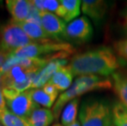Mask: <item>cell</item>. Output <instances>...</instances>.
Listing matches in <instances>:
<instances>
[{"label":"cell","instance_id":"obj_1","mask_svg":"<svg viewBox=\"0 0 127 126\" xmlns=\"http://www.w3.org/2000/svg\"><path fill=\"white\" fill-rule=\"evenodd\" d=\"M120 64L112 49L107 47L75 54L68 64L73 76H107L119 68Z\"/></svg>","mask_w":127,"mask_h":126},{"label":"cell","instance_id":"obj_2","mask_svg":"<svg viewBox=\"0 0 127 126\" xmlns=\"http://www.w3.org/2000/svg\"><path fill=\"white\" fill-rule=\"evenodd\" d=\"M112 87V80L108 78L98 76H83L77 77L71 86L58 96L53 106L55 119H58L65 106L73 99L88 92L98 89H107Z\"/></svg>","mask_w":127,"mask_h":126},{"label":"cell","instance_id":"obj_3","mask_svg":"<svg viewBox=\"0 0 127 126\" xmlns=\"http://www.w3.org/2000/svg\"><path fill=\"white\" fill-rule=\"evenodd\" d=\"M75 49L71 44L56 40L34 42L11 53L10 56L17 57L44 58L49 61L64 59L74 52Z\"/></svg>","mask_w":127,"mask_h":126},{"label":"cell","instance_id":"obj_4","mask_svg":"<svg viewBox=\"0 0 127 126\" xmlns=\"http://www.w3.org/2000/svg\"><path fill=\"white\" fill-rule=\"evenodd\" d=\"M81 126H112V111L102 100H88L83 102L79 112Z\"/></svg>","mask_w":127,"mask_h":126},{"label":"cell","instance_id":"obj_5","mask_svg":"<svg viewBox=\"0 0 127 126\" xmlns=\"http://www.w3.org/2000/svg\"><path fill=\"white\" fill-rule=\"evenodd\" d=\"M41 69L14 65L0 74V85L2 89L8 88L17 92L31 89L34 76Z\"/></svg>","mask_w":127,"mask_h":126},{"label":"cell","instance_id":"obj_6","mask_svg":"<svg viewBox=\"0 0 127 126\" xmlns=\"http://www.w3.org/2000/svg\"><path fill=\"white\" fill-rule=\"evenodd\" d=\"M32 43L34 42L12 21L0 26V49L9 55Z\"/></svg>","mask_w":127,"mask_h":126},{"label":"cell","instance_id":"obj_7","mask_svg":"<svg viewBox=\"0 0 127 126\" xmlns=\"http://www.w3.org/2000/svg\"><path fill=\"white\" fill-rule=\"evenodd\" d=\"M7 108L18 116L28 119L30 115L39 105L33 101L31 89L17 92L13 89H2Z\"/></svg>","mask_w":127,"mask_h":126},{"label":"cell","instance_id":"obj_8","mask_svg":"<svg viewBox=\"0 0 127 126\" xmlns=\"http://www.w3.org/2000/svg\"><path fill=\"white\" fill-rule=\"evenodd\" d=\"M93 35V27L85 17H78L66 25L63 38L75 43L89 41Z\"/></svg>","mask_w":127,"mask_h":126},{"label":"cell","instance_id":"obj_9","mask_svg":"<svg viewBox=\"0 0 127 126\" xmlns=\"http://www.w3.org/2000/svg\"><path fill=\"white\" fill-rule=\"evenodd\" d=\"M40 25L45 32L53 40L59 41V37H63L66 27V22L55 15L48 12H40Z\"/></svg>","mask_w":127,"mask_h":126},{"label":"cell","instance_id":"obj_10","mask_svg":"<svg viewBox=\"0 0 127 126\" xmlns=\"http://www.w3.org/2000/svg\"><path fill=\"white\" fill-rule=\"evenodd\" d=\"M67 61L65 59H55L50 61L44 67H43L34 76L32 82L31 88H42L49 81L52 76L56 73L59 68L67 66Z\"/></svg>","mask_w":127,"mask_h":126},{"label":"cell","instance_id":"obj_11","mask_svg":"<svg viewBox=\"0 0 127 126\" xmlns=\"http://www.w3.org/2000/svg\"><path fill=\"white\" fill-rule=\"evenodd\" d=\"M7 10L10 13L12 20L15 23L26 21L31 10V2L26 0H7Z\"/></svg>","mask_w":127,"mask_h":126},{"label":"cell","instance_id":"obj_12","mask_svg":"<svg viewBox=\"0 0 127 126\" xmlns=\"http://www.w3.org/2000/svg\"><path fill=\"white\" fill-rule=\"evenodd\" d=\"M81 11L85 15L98 23L104 18L107 12V3L102 0H83Z\"/></svg>","mask_w":127,"mask_h":126},{"label":"cell","instance_id":"obj_13","mask_svg":"<svg viewBox=\"0 0 127 126\" xmlns=\"http://www.w3.org/2000/svg\"><path fill=\"white\" fill-rule=\"evenodd\" d=\"M81 1L80 0H61L55 15L62 18L65 22L76 19L80 14Z\"/></svg>","mask_w":127,"mask_h":126},{"label":"cell","instance_id":"obj_14","mask_svg":"<svg viewBox=\"0 0 127 126\" xmlns=\"http://www.w3.org/2000/svg\"><path fill=\"white\" fill-rule=\"evenodd\" d=\"M73 74L68 65L59 68L48 82L52 84L59 92H65L73 84Z\"/></svg>","mask_w":127,"mask_h":126},{"label":"cell","instance_id":"obj_15","mask_svg":"<svg viewBox=\"0 0 127 126\" xmlns=\"http://www.w3.org/2000/svg\"><path fill=\"white\" fill-rule=\"evenodd\" d=\"M17 24L23 29L24 32L34 42H43V41H48V40H53L46 33L44 28L39 24L31 22V21H26Z\"/></svg>","mask_w":127,"mask_h":126},{"label":"cell","instance_id":"obj_16","mask_svg":"<svg viewBox=\"0 0 127 126\" xmlns=\"http://www.w3.org/2000/svg\"><path fill=\"white\" fill-rule=\"evenodd\" d=\"M55 117L53 111L48 108L38 106L28 117L31 126H49L54 120Z\"/></svg>","mask_w":127,"mask_h":126},{"label":"cell","instance_id":"obj_17","mask_svg":"<svg viewBox=\"0 0 127 126\" xmlns=\"http://www.w3.org/2000/svg\"><path fill=\"white\" fill-rule=\"evenodd\" d=\"M112 88L121 102L127 107V76L120 72L112 75Z\"/></svg>","mask_w":127,"mask_h":126},{"label":"cell","instance_id":"obj_18","mask_svg":"<svg viewBox=\"0 0 127 126\" xmlns=\"http://www.w3.org/2000/svg\"><path fill=\"white\" fill-rule=\"evenodd\" d=\"M0 123L3 126H31L28 119L13 114L7 108L0 110Z\"/></svg>","mask_w":127,"mask_h":126},{"label":"cell","instance_id":"obj_19","mask_svg":"<svg viewBox=\"0 0 127 126\" xmlns=\"http://www.w3.org/2000/svg\"><path fill=\"white\" fill-rule=\"evenodd\" d=\"M80 99L75 98L66 104L64 107L61 116L62 125L63 126H68L76 120L78 113V106H79Z\"/></svg>","mask_w":127,"mask_h":126},{"label":"cell","instance_id":"obj_20","mask_svg":"<svg viewBox=\"0 0 127 126\" xmlns=\"http://www.w3.org/2000/svg\"><path fill=\"white\" fill-rule=\"evenodd\" d=\"M31 95L33 101L37 105L42 106L45 108L49 109L53 106L58 98L54 96L49 95L42 88H31Z\"/></svg>","mask_w":127,"mask_h":126},{"label":"cell","instance_id":"obj_21","mask_svg":"<svg viewBox=\"0 0 127 126\" xmlns=\"http://www.w3.org/2000/svg\"><path fill=\"white\" fill-rule=\"evenodd\" d=\"M113 125L115 126H127V107L121 101H117L112 107Z\"/></svg>","mask_w":127,"mask_h":126},{"label":"cell","instance_id":"obj_22","mask_svg":"<svg viewBox=\"0 0 127 126\" xmlns=\"http://www.w3.org/2000/svg\"><path fill=\"white\" fill-rule=\"evenodd\" d=\"M31 3L34 5L39 12H48L54 13L58 10L60 1L57 0H34L31 1Z\"/></svg>","mask_w":127,"mask_h":126},{"label":"cell","instance_id":"obj_23","mask_svg":"<svg viewBox=\"0 0 127 126\" xmlns=\"http://www.w3.org/2000/svg\"><path fill=\"white\" fill-rule=\"evenodd\" d=\"M114 50L116 54L122 60L127 61V38L115 43Z\"/></svg>","mask_w":127,"mask_h":126},{"label":"cell","instance_id":"obj_24","mask_svg":"<svg viewBox=\"0 0 127 126\" xmlns=\"http://www.w3.org/2000/svg\"><path fill=\"white\" fill-rule=\"evenodd\" d=\"M42 88L49 95H52V96H54L56 98H58L59 91L52 84H50L49 82H48L45 85H44V86L42 87Z\"/></svg>","mask_w":127,"mask_h":126},{"label":"cell","instance_id":"obj_25","mask_svg":"<svg viewBox=\"0 0 127 126\" xmlns=\"http://www.w3.org/2000/svg\"><path fill=\"white\" fill-rule=\"evenodd\" d=\"M121 26L123 33L127 36V7L122 11L121 14Z\"/></svg>","mask_w":127,"mask_h":126},{"label":"cell","instance_id":"obj_26","mask_svg":"<svg viewBox=\"0 0 127 126\" xmlns=\"http://www.w3.org/2000/svg\"><path fill=\"white\" fill-rule=\"evenodd\" d=\"M9 54L7 52H3L2 50L0 49V68L2 67V66L6 62V61L8 59Z\"/></svg>","mask_w":127,"mask_h":126},{"label":"cell","instance_id":"obj_27","mask_svg":"<svg viewBox=\"0 0 127 126\" xmlns=\"http://www.w3.org/2000/svg\"><path fill=\"white\" fill-rule=\"evenodd\" d=\"M7 108L6 101H5V98L3 95V92H2V88L0 85V110Z\"/></svg>","mask_w":127,"mask_h":126},{"label":"cell","instance_id":"obj_28","mask_svg":"<svg viewBox=\"0 0 127 126\" xmlns=\"http://www.w3.org/2000/svg\"><path fill=\"white\" fill-rule=\"evenodd\" d=\"M68 126H80V123L79 120H76L74 123H72L71 125H68Z\"/></svg>","mask_w":127,"mask_h":126},{"label":"cell","instance_id":"obj_29","mask_svg":"<svg viewBox=\"0 0 127 126\" xmlns=\"http://www.w3.org/2000/svg\"><path fill=\"white\" fill-rule=\"evenodd\" d=\"M53 126H63V125H60V124H55V125H53Z\"/></svg>","mask_w":127,"mask_h":126},{"label":"cell","instance_id":"obj_30","mask_svg":"<svg viewBox=\"0 0 127 126\" xmlns=\"http://www.w3.org/2000/svg\"><path fill=\"white\" fill-rule=\"evenodd\" d=\"M0 126H3V125H2L1 124V123H0Z\"/></svg>","mask_w":127,"mask_h":126}]
</instances>
